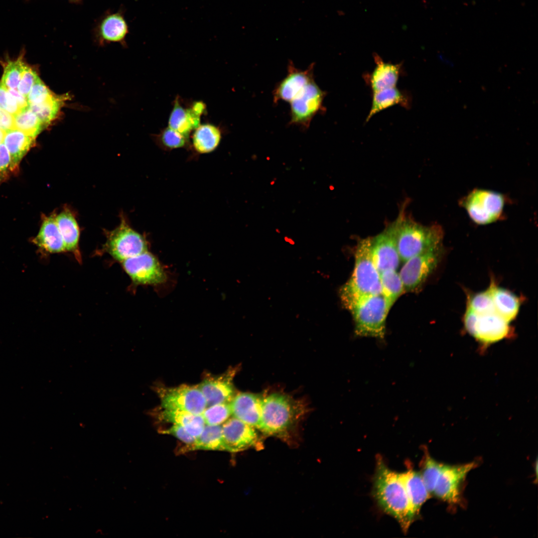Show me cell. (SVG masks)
<instances>
[{
  "instance_id": "cell-36",
  "label": "cell",
  "mask_w": 538,
  "mask_h": 538,
  "mask_svg": "<svg viewBox=\"0 0 538 538\" xmlns=\"http://www.w3.org/2000/svg\"><path fill=\"white\" fill-rule=\"evenodd\" d=\"M202 415L206 425H221L232 415L230 404H218L207 406Z\"/></svg>"
},
{
  "instance_id": "cell-32",
  "label": "cell",
  "mask_w": 538,
  "mask_h": 538,
  "mask_svg": "<svg viewBox=\"0 0 538 538\" xmlns=\"http://www.w3.org/2000/svg\"><path fill=\"white\" fill-rule=\"evenodd\" d=\"M382 294L391 309L398 298L405 291L399 274L396 270H389L380 273Z\"/></svg>"
},
{
  "instance_id": "cell-35",
  "label": "cell",
  "mask_w": 538,
  "mask_h": 538,
  "mask_svg": "<svg viewBox=\"0 0 538 538\" xmlns=\"http://www.w3.org/2000/svg\"><path fill=\"white\" fill-rule=\"evenodd\" d=\"M443 464L426 453L420 473L425 486L430 495L432 494Z\"/></svg>"
},
{
  "instance_id": "cell-20",
  "label": "cell",
  "mask_w": 538,
  "mask_h": 538,
  "mask_svg": "<svg viewBox=\"0 0 538 538\" xmlns=\"http://www.w3.org/2000/svg\"><path fill=\"white\" fill-rule=\"evenodd\" d=\"M261 395L240 393L230 402L232 415L258 429L260 422Z\"/></svg>"
},
{
  "instance_id": "cell-45",
  "label": "cell",
  "mask_w": 538,
  "mask_h": 538,
  "mask_svg": "<svg viewBox=\"0 0 538 538\" xmlns=\"http://www.w3.org/2000/svg\"><path fill=\"white\" fill-rule=\"evenodd\" d=\"M8 97V89L1 82H0V108L5 110Z\"/></svg>"
},
{
  "instance_id": "cell-42",
  "label": "cell",
  "mask_w": 538,
  "mask_h": 538,
  "mask_svg": "<svg viewBox=\"0 0 538 538\" xmlns=\"http://www.w3.org/2000/svg\"><path fill=\"white\" fill-rule=\"evenodd\" d=\"M10 171V156L4 144H0V178L3 177Z\"/></svg>"
},
{
  "instance_id": "cell-26",
  "label": "cell",
  "mask_w": 538,
  "mask_h": 538,
  "mask_svg": "<svg viewBox=\"0 0 538 538\" xmlns=\"http://www.w3.org/2000/svg\"><path fill=\"white\" fill-rule=\"evenodd\" d=\"M396 105H400L405 108H409V96L406 93L397 89L396 87L374 92L371 108L366 122L377 113Z\"/></svg>"
},
{
  "instance_id": "cell-13",
  "label": "cell",
  "mask_w": 538,
  "mask_h": 538,
  "mask_svg": "<svg viewBox=\"0 0 538 538\" xmlns=\"http://www.w3.org/2000/svg\"><path fill=\"white\" fill-rule=\"evenodd\" d=\"M476 466V462L455 465L444 464L432 495L450 505L461 503L462 482Z\"/></svg>"
},
{
  "instance_id": "cell-38",
  "label": "cell",
  "mask_w": 538,
  "mask_h": 538,
  "mask_svg": "<svg viewBox=\"0 0 538 538\" xmlns=\"http://www.w3.org/2000/svg\"><path fill=\"white\" fill-rule=\"evenodd\" d=\"M156 138L161 145L169 149L183 147L188 140V137L169 127L163 129Z\"/></svg>"
},
{
  "instance_id": "cell-11",
  "label": "cell",
  "mask_w": 538,
  "mask_h": 538,
  "mask_svg": "<svg viewBox=\"0 0 538 538\" xmlns=\"http://www.w3.org/2000/svg\"><path fill=\"white\" fill-rule=\"evenodd\" d=\"M121 263L134 284L156 285L167 280L166 272L159 261L148 251Z\"/></svg>"
},
{
  "instance_id": "cell-15",
  "label": "cell",
  "mask_w": 538,
  "mask_h": 538,
  "mask_svg": "<svg viewBox=\"0 0 538 538\" xmlns=\"http://www.w3.org/2000/svg\"><path fill=\"white\" fill-rule=\"evenodd\" d=\"M225 451L237 452L260 442L256 428L232 416L222 425Z\"/></svg>"
},
{
  "instance_id": "cell-8",
  "label": "cell",
  "mask_w": 538,
  "mask_h": 538,
  "mask_svg": "<svg viewBox=\"0 0 538 538\" xmlns=\"http://www.w3.org/2000/svg\"><path fill=\"white\" fill-rule=\"evenodd\" d=\"M464 323L467 331L483 343L497 342L510 331L509 322L496 312L480 315L467 307Z\"/></svg>"
},
{
  "instance_id": "cell-18",
  "label": "cell",
  "mask_w": 538,
  "mask_h": 538,
  "mask_svg": "<svg viewBox=\"0 0 538 538\" xmlns=\"http://www.w3.org/2000/svg\"><path fill=\"white\" fill-rule=\"evenodd\" d=\"M314 64L302 70L289 64L286 76L277 84L273 91V101L290 102L309 83L314 80Z\"/></svg>"
},
{
  "instance_id": "cell-46",
  "label": "cell",
  "mask_w": 538,
  "mask_h": 538,
  "mask_svg": "<svg viewBox=\"0 0 538 538\" xmlns=\"http://www.w3.org/2000/svg\"><path fill=\"white\" fill-rule=\"evenodd\" d=\"M72 4H80L82 3L83 0H67Z\"/></svg>"
},
{
  "instance_id": "cell-24",
  "label": "cell",
  "mask_w": 538,
  "mask_h": 538,
  "mask_svg": "<svg viewBox=\"0 0 538 538\" xmlns=\"http://www.w3.org/2000/svg\"><path fill=\"white\" fill-rule=\"evenodd\" d=\"M35 137L16 129L5 132L3 143L10 156V171L18 167L20 161L35 144Z\"/></svg>"
},
{
  "instance_id": "cell-37",
  "label": "cell",
  "mask_w": 538,
  "mask_h": 538,
  "mask_svg": "<svg viewBox=\"0 0 538 538\" xmlns=\"http://www.w3.org/2000/svg\"><path fill=\"white\" fill-rule=\"evenodd\" d=\"M467 307L480 315L496 312L489 288L484 291L478 293L470 297L467 302Z\"/></svg>"
},
{
  "instance_id": "cell-41",
  "label": "cell",
  "mask_w": 538,
  "mask_h": 538,
  "mask_svg": "<svg viewBox=\"0 0 538 538\" xmlns=\"http://www.w3.org/2000/svg\"><path fill=\"white\" fill-rule=\"evenodd\" d=\"M162 433L170 434L178 439L186 445L193 443L196 438L189 433L182 426L178 424H172L169 428L163 430Z\"/></svg>"
},
{
  "instance_id": "cell-47",
  "label": "cell",
  "mask_w": 538,
  "mask_h": 538,
  "mask_svg": "<svg viewBox=\"0 0 538 538\" xmlns=\"http://www.w3.org/2000/svg\"><path fill=\"white\" fill-rule=\"evenodd\" d=\"M5 132L0 129V144L3 142Z\"/></svg>"
},
{
  "instance_id": "cell-28",
  "label": "cell",
  "mask_w": 538,
  "mask_h": 538,
  "mask_svg": "<svg viewBox=\"0 0 538 538\" xmlns=\"http://www.w3.org/2000/svg\"><path fill=\"white\" fill-rule=\"evenodd\" d=\"M160 418L164 421L180 425L196 438L203 430L205 423L202 414L179 410L163 409Z\"/></svg>"
},
{
  "instance_id": "cell-2",
  "label": "cell",
  "mask_w": 538,
  "mask_h": 538,
  "mask_svg": "<svg viewBox=\"0 0 538 538\" xmlns=\"http://www.w3.org/2000/svg\"><path fill=\"white\" fill-rule=\"evenodd\" d=\"M307 412L302 400L279 392L261 395L258 430L264 434L285 437Z\"/></svg>"
},
{
  "instance_id": "cell-7",
  "label": "cell",
  "mask_w": 538,
  "mask_h": 538,
  "mask_svg": "<svg viewBox=\"0 0 538 538\" xmlns=\"http://www.w3.org/2000/svg\"><path fill=\"white\" fill-rule=\"evenodd\" d=\"M504 196L500 193L474 189L461 201L460 204L470 219L479 225L495 222L502 214L505 205Z\"/></svg>"
},
{
  "instance_id": "cell-3",
  "label": "cell",
  "mask_w": 538,
  "mask_h": 538,
  "mask_svg": "<svg viewBox=\"0 0 538 538\" xmlns=\"http://www.w3.org/2000/svg\"><path fill=\"white\" fill-rule=\"evenodd\" d=\"M373 494L382 509L396 519L406 532L415 516L400 473L390 469L380 456L377 458Z\"/></svg>"
},
{
  "instance_id": "cell-33",
  "label": "cell",
  "mask_w": 538,
  "mask_h": 538,
  "mask_svg": "<svg viewBox=\"0 0 538 538\" xmlns=\"http://www.w3.org/2000/svg\"><path fill=\"white\" fill-rule=\"evenodd\" d=\"M13 116L14 129L35 138L45 127L37 116L28 107L20 110Z\"/></svg>"
},
{
  "instance_id": "cell-1",
  "label": "cell",
  "mask_w": 538,
  "mask_h": 538,
  "mask_svg": "<svg viewBox=\"0 0 538 538\" xmlns=\"http://www.w3.org/2000/svg\"><path fill=\"white\" fill-rule=\"evenodd\" d=\"M402 207L396 220L386 228L395 241L404 262L416 255L442 247L443 231L438 224L424 226L412 219Z\"/></svg>"
},
{
  "instance_id": "cell-16",
  "label": "cell",
  "mask_w": 538,
  "mask_h": 538,
  "mask_svg": "<svg viewBox=\"0 0 538 538\" xmlns=\"http://www.w3.org/2000/svg\"><path fill=\"white\" fill-rule=\"evenodd\" d=\"M370 238L372 259L379 272L397 270L401 260L390 232L385 228L382 233Z\"/></svg>"
},
{
  "instance_id": "cell-29",
  "label": "cell",
  "mask_w": 538,
  "mask_h": 538,
  "mask_svg": "<svg viewBox=\"0 0 538 538\" xmlns=\"http://www.w3.org/2000/svg\"><path fill=\"white\" fill-rule=\"evenodd\" d=\"M225 451L222 425H205L201 433L194 442L186 445L182 452L192 450Z\"/></svg>"
},
{
  "instance_id": "cell-4",
  "label": "cell",
  "mask_w": 538,
  "mask_h": 538,
  "mask_svg": "<svg viewBox=\"0 0 538 538\" xmlns=\"http://www.w3.org/2000/svg\"><path fill=\"white\" fill-rule=\"evenodd\" d=\"M381 293L380 273L372 259L370 238L361 239L355 250L353 273L340 291L342 303L349 310L358 301Z\"/></svg>"
},
{
  "instance_id": "cell-17",
  "label": "cell",
  "mask_w": 538,
  "mask_h": 538,
  "mask_svg": "<svg viewBox=\"0 0 538 538\" xmlns=\"http://www.w3.org/2000/svg\"><path fill=\"white\" fill-rule=\"evenodd\" d=\"M206 109L202 101L194 102L186 107L176 98L169 117L168 127L188 137L190 133L200 125L201 117Z\"/></svg>"
},
{
  "instance_id": "cell-6",
  "label": "cell",
  "mask_w": 538,
  "mask_h": 538,
  "mask_svg": "<svg viewBox=\"0 0 538 538\" xmlns=\"http://www.w3.org/2000/svg\"><path fill=\"white\" fill-rule=\"evenodd\" d=\"M105 232L107 240L104 249L116 260L122 262L147 251L145 238L130 226L123 215L118 226Z\"/></svg>"
},
{
  "instance_id": "cell-12",
  "label": "cell",
  "mask_w": 538,
  "mask_h": 538,
  "mask_svg": "<svg viewBox=\"0 0 538 538\" xmlns=\"http://www.w3.org/2000/svg\"><path fill=\"white\" fill-rule=\"evenodd\" d=\"M442 247L413 256L406 261L399 274L404 291H414L423 283L436 267L442 254Z\"/></svg>"
},
{
  "instance_id": "cell-39",
  "label": "cell",
  "mask_w": 538,
  "mask_h": 538,
  "mask_svg": "<svg viewBox=\"0 0 538 538\" xmlns=\"http://www.w3.org/2000/svg\"><path fill=\"white\" fill-rule=\"evenodd\" d=\"M54 94L39 77L26 97L28 105L40 104L49 99Z\"/></svg>"
},
{
  "instance_id": "cell-27",
  "label": "cell",
  "mask_w": 538,
  "mask_h": 538,
  "mask_svg": "<svg viewBox=\"0 0 538 538\" xmlns=\"http://www.w3.org/2000/svg\"><path fill=\"white\" fill-rule=\"evenodd\" d=\"M494 302L496 312L508 322L514 320L519 312L520 302L519 298L510 291L498 287L491 281L489 287Z\"/></svg>"
},
{
  "instance_id": "cell-22",
  "label": "cell",
  "mask_w": 538,
  "mask_h": 538,
  "mask_svg": "<svg viewBox=\"0 0 538 538\" xmlns=\"http://www.w3.org/2000/svg\"><path fill=\"white\" fill-rule=\"evenodd\" d=\"M55 214L45 217L40 230L33 240L41 250L48 253L66 251L65 244L57 224Z\"/></svg>"
},
{
  "instance_id": "cell-21",
  "label": "cell",
  "mask_w": 538,
  "mask_h": 538,
  "mask_svg": "<svg viewBox=\"0 0 538 538\" xmlns=\"http://www.w3.org/2000/svg\"><path fill=\"white\" fill-rule=\"evenodd\" d=\"M374 57L376 67L367 78L373 92L396 87L402 64L385 62L376 54Z\"/></svg>"
},
{
  "instance_id": "cell-44",
  "label": "cell",
  "mask_w": 538,
  "mask_h": 538,
  "mask_svg": "<svg viewBox=\"0 0 538 538\" xmlns=\"http://www.w3.org/2000/svg\"><path fill=\"white\" fill-rule=\"evenodd\" d=\"M8 92L13 96L16 101L20 110L28 107L26 97L22 95L16 89H7Z\"/></svg>"
},
{
  "instance_id": "cell-34",
  "label": "cell",
  "mask_w": 538,
  "mask_h": 538,
  "mask_svg": "<svg viewBox=\"0 0 538 538\" xmlns=\"http://www.w3.org/2000/svg\"><path fill=\"white\" fill-rule=\"evenodd\" d=\"M26 65L20 55L13 61H8L4 67L1 82L7 89H16Z\"/></svg>"
},
{
  "instance_id": "cell-19",
  "label": "cell",
  "mask_w": 538,
  "mask_h": 538,
  "mask_svg": "<svg viewBox=\"0 0 538 538\" xmlns=\"http://www.w3.org/2000/svg\"><path fill=\"white\" fill-rule=\"evenodd\" d=\"M235 371L231 370L220 376L206 378L197 386L205 398L207 406L230 403L235 395L233 384Z\"/></svg>"
},
{
  "instance_id": "cell-5",
  "label": "cell",
  "mask_w": 538,
  "mask_h": 538,
  "mask_svg": "<svg viewBox=\"0 0 538 538\" xmlns=\"http://www.w3.org/2000/svg\"><path fill=\"white\" fill-rule=\"evenodd\" d=\"M390 309L382 293L357 302L349 309L354 318L355 335L383 339Z\"/></svg>"
},
{
  "instance_id": "cell-31",
  "label": "cell",
  "mask_w": 538,
  "mask_h": 538,
  "mask_svg": "<svg viewBox=\"0 0 538 538\" xmlns=\"http://www.w3.org/2000/svg\"><path fill=\"white\" fill-rule=\"evenodd\" d=\"M67 99V95L54 94L47 100L38 104L29 105L28 107L35 113L45 127L60 115L61 110Z\"/></svg>"
},
{
  "instance_id": "cell-23",
  "label": "cell",
  "mask_w": 538,
  "mask_h": 538,
  "mask_svg": "<svg viewBox=\"0 0 538 538\" xmlns=\"http://www.w3.org/2000/svg\"><path fill=\"white\" fill-rule=\"evenodd\" d=\"M57 226L63 238L66 251L72 253L76 259L81 261L79 249L80 230L75 215L67 206L56 215Z\"/></svg>"
},
{
  "instance_id": "cell-43",
  "label": "cell",
  "mask_w": 538,
  "mask_h": 538,
  "mask_svg": "<svg viewBox=\"0 0 538 538\" xmlns=\"http://www.w3.org/2000/svg\"><path fill=\"white\" fill-rule=\"evenodd\" d=\"M13 129H14L13 115L0 108V129L6 132Z\"/></svg>"
},
{
  "instance_id": "cell-30",
  "label": "cell",
  "mask_w": 538,
  "mask_h": 538,
  "mask_svg": "<svg viewBox=\"0 0 538 538\" xmlns=\"http://www.w3.org/2000/svg\"><path fill=\"white\" fill-rule=\"evenodd\" d=\"M221 137V132L219 127L209 123L200 124L193 131L192 144L197 152L209 153L218 147Z\"/></svg>"
},
{
  "instance_id": "cell-9",
  "label": "cell",
  "mask_w": 538,
  "mask_h": 538,
  "mask_svg": "<svg viewBox=\"0 0 538 538\" xmlns=\"http://www.w3.org/2000/svg\"><path fill=\"white\" fill-rule=\"evenodd\" d=\"M157 393L162 409L202 414L207 406L205 398L197 386L182 385L175 387H159Z\"/></svg>"
},
{
  "instance_id": "cell-25",
  "label": "cell",
  "mask_w": 538,
  "mask_h": 538,
  "mask_svg": "<svg viewBox=\"0 0 538 538\" xmlns=\"http://www.w3.org/2000/svg\"><path fill=\"white\" fill-rule=\"evenodd\" d=\"M400 475L412 511L416 516L423 504L431 495L425 486L420 472L409 469L400 473Z\"/></svg>"
},
{
  "instance_id": "cell-14",
  "label": "cell",
  "mask_w": 538,
  "mask_h": 538,
  "mask_svg": "<svg viewBox=\"0 0 538 538\" xmlns=\"http://www.w3.org/2000/svg\"><path fill=\"white\" fill-rule=\"evenodd\" d=\"M129 31L123 8L116 11H106L96 20L92 30L95 40L99 45L112 42L125 45Z\"/></svg>"
},
{
  "instance_id": "cell-40",
  "label": "cell",
  "mask_w": 538,
  "mask_h": 538,
  "mask_svg": "<svg viewBox=\"0 0 538 538\" xmlns=\"http://www.w3.org/2000/svg\"><path fill=\"white\" fill-rule=\"evenodd\" d=\"M38 78L39 77L36 72L26 65L17 86V90L26 97Z\"/></svg>"
},
{
  "instance_id": "cell-10",
  "label": "cell",
  "mask_w": 538,
  "mask_h": 538,
  "mask_svg": "<svg viewBox=\"0 0 538 538\" xmlns=\"http://www.w3.org/2000/svg\"><path fill=\"white\" fill-rule=\"evenodd\" d=\"M325 95L314 80L306 85L289 102L290 124L308 128L314 117L322 110Z\"/></svg>"
}]
</instances>
